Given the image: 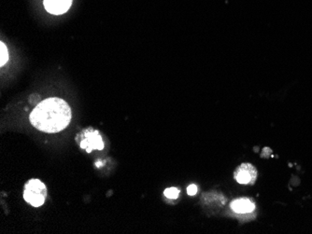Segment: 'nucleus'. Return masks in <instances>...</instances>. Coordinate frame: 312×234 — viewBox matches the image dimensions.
Returning a JSON list of instances; mask_svg holds the SVG:
<instances>
[{"mask_svg":"<svg viewBox=\"0 0 312 234\" xmlns=\"http://www.w3.org/2000/svg\"><path fill=\"white\" fill-rule=\"evenodd\" d=\"M71 118L72 113L67 102L52 97L36 106L29 116V121L36 129L48 134H55L67 128Z\"/></svg>","mask_w":312,"mask_h":234,"instance_id":"nucleus-1","label":"nucleus"},{"mask_svg":"<svg viewBox=\"0 0 312 234\" xmlns=\"http://www.w3.org/2000/svg\"><path fill=\"white\" fill-rule=\"evenodd\" d=\"M47 196V189L44 184L39 179L29 180L23 191V199L34 207H39L44 203Z\"/></svg>","mask_w":312,"mask_h":234,"instance_id":"nucleus-2","label":"nucleus"},{"mask_svg":"<svg viewBox=\"0 0 312 234\" xmlns=\"http://www.w3.org/2000/svg\"><path fill=\"white\" fill-rule=\"evenodd\" d=\"M234 178L239 184H254L257 179V170L251 163H242L235 169Z\"/></svg>","mask_w":312,"mask_h":234,"instance_id":"nucleus-3","label":"nucleus"},{"mask_svg":"<svg viewBox=\"0 0 312 234\" xmlns=\"http://www.w3.org/2000/svg\"><path fill=\"white\" fill-rule=\"evenodd\" d=\"M79 145L81 148L86 149V151L90 153L94 149L102 150L104 148V142L98 131L87 130L83 134V139L79 142Z\"/></svg>","mask_w":312,"mask_h":234,"instance_id":"nucleus-4","label":"nucleus"},{"mask_svg":"<svg viewBox=\"0 0 312 234\" xmlns=\"http://www.w3.org/2000/svg\"><path fill=\"white\" fill-rule=\"evenodd\" d=\"M71 4L72 0H44L46 11L56 15L67 12Z\"/></svg>","mask_w":312,"mask_h":234,"instance_id":"nucleus-5","label":"nucleus"},{"mask_svg":"<svg viewBox=\"0 0 312 234\" xmlns=\"http://www.w3.org/2000/svg\"><path fill=\"white\" fill-rule=\"evenodd\" d=\"M231 208L239 214L253 212L254 210V202L248 198H239L232 201Z\"/></svg>","mask_w":312,"mask_h":234,"instance_id":"nucleus-6","label":"nucleus"},{"mask_svg":"<svg viewBox=\"0 0 312 234\" xmlns=\"http://www.w3.org/2000/svg\"><path fill=\"white\" fill-rule=\"evenodd\" d=\"M0 53H1V57H0V66L3 67L9 60V53H8V49L6 47V45L3 42L0 43Z\"/></svg>","mask_w":312,"mask_h":234,"instance_id":"nucleus-7","label":"nucleus"},{"mask_svg":"<svg viewBox=\"0 0 312 234\" xmlns=\"http://www.w3.org/2000/svg\"><path fill=\"white\" fill-rule=\"evenodd\" d=\"M164 194L169 199H177L179 194V190L177 188H168L165 190Z\"/></svg>","mask_w":312,"mask_h":234,"instance_id":"nucleus-8","label":"nucleus"},{"mask_svg":"<svg viewBox=\"0 0 312 234\" xmlns=\"http://www.w3.org/2000/svg\"><path fill=\"white\" fill-rule=\"evenodd\" d=\"M187 192L191 196L195 195V193L197 192V187L195 185H190L189 187L187 188Z\"/></svg>","mask_w":312,"mask_h":234,"instance_id":"nucleus-9","label":"nucleus"}]
</instances>
